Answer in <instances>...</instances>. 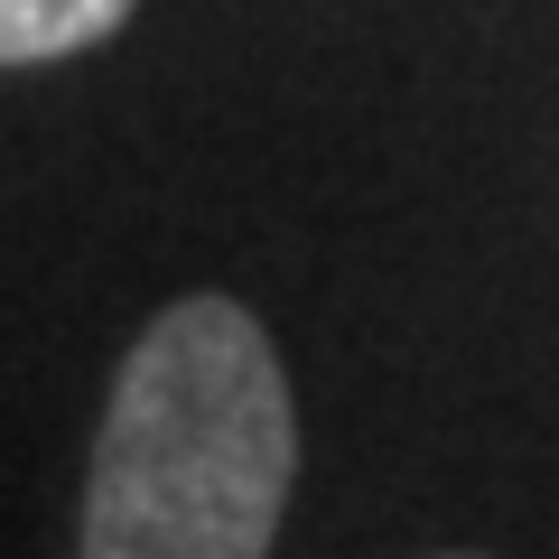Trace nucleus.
Wrapping results in <instances>:
<instances>
[{"label":"nucleus","instance_id":"nucleus-1","mask_svg":"<svg viewBox=\"0 0 559 559\" xmlns=\"http://www.w3.org/2000/svg\"><path fill=\"white\" fill-rule=\"evenodd\" d=\"M289 485L299 401L271 326L224 289H187L112 373L75 559H271Z\"/></svg>","mask_w":559,"mask_h":559},{"label":"nucleus","instance_id":"nucleus-2","mask_svg":"<svg viewBox=\"0 0 559 559\" xmlns=\"http://www.w3.org/2000/svg\"><path fill=\"white\" fill-rule=\"evenodd\" d=\"M140 0H0V66H57L103 47Z\"/></svg>","mask_w":559,"mask_h":559}]
</instances>
